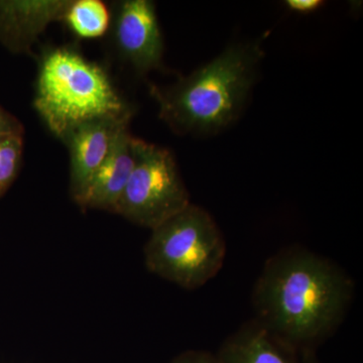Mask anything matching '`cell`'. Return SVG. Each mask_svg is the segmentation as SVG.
<instances>
[{
  "instance_id": "30bf717a",
  "label": "cell",
  "mask_w": 363,
  "mask_h": 363,
  "mask_svg": "<svg viewBox=\"0 0 363 363\" xmlns=\"http://www.w3.org/2000/svg\"><path fill=\"white\" fill-rule=\"evenodd\" d=\"M215 355L219 363H303L298 351L255 319L229 336Z\"/></svg>"
},
{
  "instance_id": "9c48e42d",
  "label": "cell",
  "mask_w": 363,
  "mask_h": 363,
  "mask_svg": "<svg viewBox=\"0 0 363 363\" xmlns=\"http://www.w3.org/2000/svg\"><path fill=\"white\" fill-rule=\"evenodd\" d=\"M128 125L118 131L108 155L91 178L78 200L81 207L116 212L135 166L133 136Z\"/></svg>"
},
{
  "instance_id": "3957f363",
  "label": "cell",
  "mask_w": 363,
  "mask_h": 363,
  "mask_svg": "<svg viewBox=\"0 0 363 363\" xmlns=\"http://www.w3.org/2000/svg\"><path fill=\"white\" fill-rule=\"evenodd\" d=\"M33 104L61 140L87 121L133 116L106 72L68 48L50 50L40 60Z\"/></svg>"
},
{
  "instance_id": "6da1fadb",
  "label": "cell",
  "mask_w": 363,
  "mask_h": 363,
  "mask_svg": "<svg viewBox=\"0 0 363 363\" xmlns=\"http://www.w3.org/2000/svg\"><path fill=\"white\" fill-rule=\"evenodd\" d=\"M354 284L335 262L304 247L267 260L255 283V320L298 352L314 351L345 317Z\"/></svg>"
},
{
  "instance_id": "2e32d148",
  "label": "cell",
  "mask_w": 363,
  "mask_h": 363,
  "mask_svg": "<svg viewBox=\"0 0 363 363\" xmlns=\"http://www.w3.org/2000/svg\"><path fill=\"white\" fill-rule=\"evenodd\" d=\"M302 354L303 363H318L315 358L314 351H304L301 352Z\"/></svg>"
},
{
  "instance_id": "277c9868",
  "label": "cell",
  "mask_w": 363,
  "mask_h": 363,
  "mask_svg": "<svg viewBox=\"0 0 363 363\" xmlns=\"http://www.w3.org/2000/svg\"><path fill=\"white\" fill-rule=\"evenodd\" d=\"M225 255V240L216 222L193 204L152 229L145 247L147 269L187 290L213 279Z\"/></svg>"
},
{
  "instance_id": "9a60e30c",
  "label": "cell",
  "mask_w": 363,
  "mask_h": 363,
  "mask_svg": "<svg viewBox=\"0 0 363 363\" xmlns=\"http://www.w3.org/2000/svg\"><path fill=\"white\" fill-rule=\"evenodd\" d=\"M325 2L322 0H286V6L297 13H311L316 11Z\"/></svg>"
},
{
  "instance_id": "8fae6325",
  "label": "cell",
  "mask_w": 363,
  "mask_h": 363,
  "mask_svg": "<svg viewBox=\"0 0 363 363\" xmlns=\"http://www.w3.org/2000/svg\"><path fill=\"white\" fill-rule=\"evenodd\" d=\"M62 21L77 37L95 39L108 30L111 16L108 7L100 0H71Z\"/></svg>"
},
{
  "instance_id": "8992f818",
  "label": "cell",
  "mask_w": 363,
  "mask_h": 363,
  "mask_svg": "<svg viewBox=\"0 0 363 363\" xmlns=\"http://www.w3.org/2000/svg\"><path fill=\"white\" fill-rule=\"evenodd\" d=\"M113 38L121 58L138 74L145 75L161 68L164 40L154 2H119L113 20Z\"/></svg>"
},
{
  "instance_id": "5b68a950",
  "label": "cell",
  "mask_w": 363,
  "mask_h": 363,
  "mask_svg": "<svg viewBox=\"0 0 363 363\" xmlns=\"http://www.w3.org/2000/svg\"><path fill=\"white\" fill-rule=\"evenodd\" d=\"M135 166L114 213L150 228L191 204L175 157L164 147L133 138Z\"/></svg>"
},
{
  "instance_id": "5bb4252c",
  "label": "cell",
  "mask_w": 363,
  "mask_h": 363,
  "mask_svg": "<svg viewBox=\"0 0 363 363\" xmlns=\"http://www.w3.org/2000/svg\"><path fill=\"white\" fill-rule=\"evenodd\" d=\"M173 363H219L216 355L207 351L189 350L181 353Z\"/></svg>"
},
{
  "instance_id": "ba28073f",
  "label": "cell",
  "mask_w": 363,
  "mask_h": 363,
  "mask_svg": "<svg viewBox=\"0 0 363 363\" xmlns=\"http://www.w3.org/2000/svg\"><path fill=\"white\" fill-rule=\"evenodd\" d=\"M71 0H0V44L16 54L30 52L45 28L62 21Z\"/></svg>"
},
{
  "instance_id": "52a82bcc",
  "label": "cell",
  "mask_w": 363,
  "mask_h": 363,
  "mask_svg": "<svg viewBox=\"0 0 363 363\" xmlns=\"http://www.w3.org/2000/svg\"><path fill=\"white\" fill-rule=\"evenodd\" d=\"M131 116L101 118L79 124L63 138L70 152V192L77 203L95 172L108 155L117 133Z\"/></svg>"
},
{
  "instance_id": "4fadbf2b",
  "label": "cell",
  "mask_w": 363,
  "mask_h": 363,
  "mask_svg": "<svg viewBox=\"0 0 363 363\" xmlns=\"http://www.w3.org/2000/svg\"><path fill=\"white\" fill-rule=\"evenodd\" d=\"M23 135V128L16 117L0 106V136Z\"/></svg>"
},
{
  "instance_id": "7a4b0ae2",
  "label": "cell",
  "mask_w": 363,
  "mask_h": 363,
  "mask_svg": "<svg viewBox=\"0 0 363 363\" xmlns=\"http://www.w3.org/2000/svg\"><path fill=\"white\" fill-rule=\"evenodd\" d=\"M264 51L257 43L229 45L210 63L168 88L150 87L162 121L176 133H213L247 101Z\"/></svg>"
},
{
  "instance_id": "7c38bea8",
  "label": "cell",
  "mask_w": 363,
  "mask_h": 363,
  "mask_svg": "<svg viewBox=\"0 0 363 363\" xmlns=\"http://www.w3.org/2000/svg\"><path fill=\"white\" fill-rule=\"evenodd\" d=\"M23 135L0 136V197L13 185L20 172Z\"/></svg>"
}]
</instances>
